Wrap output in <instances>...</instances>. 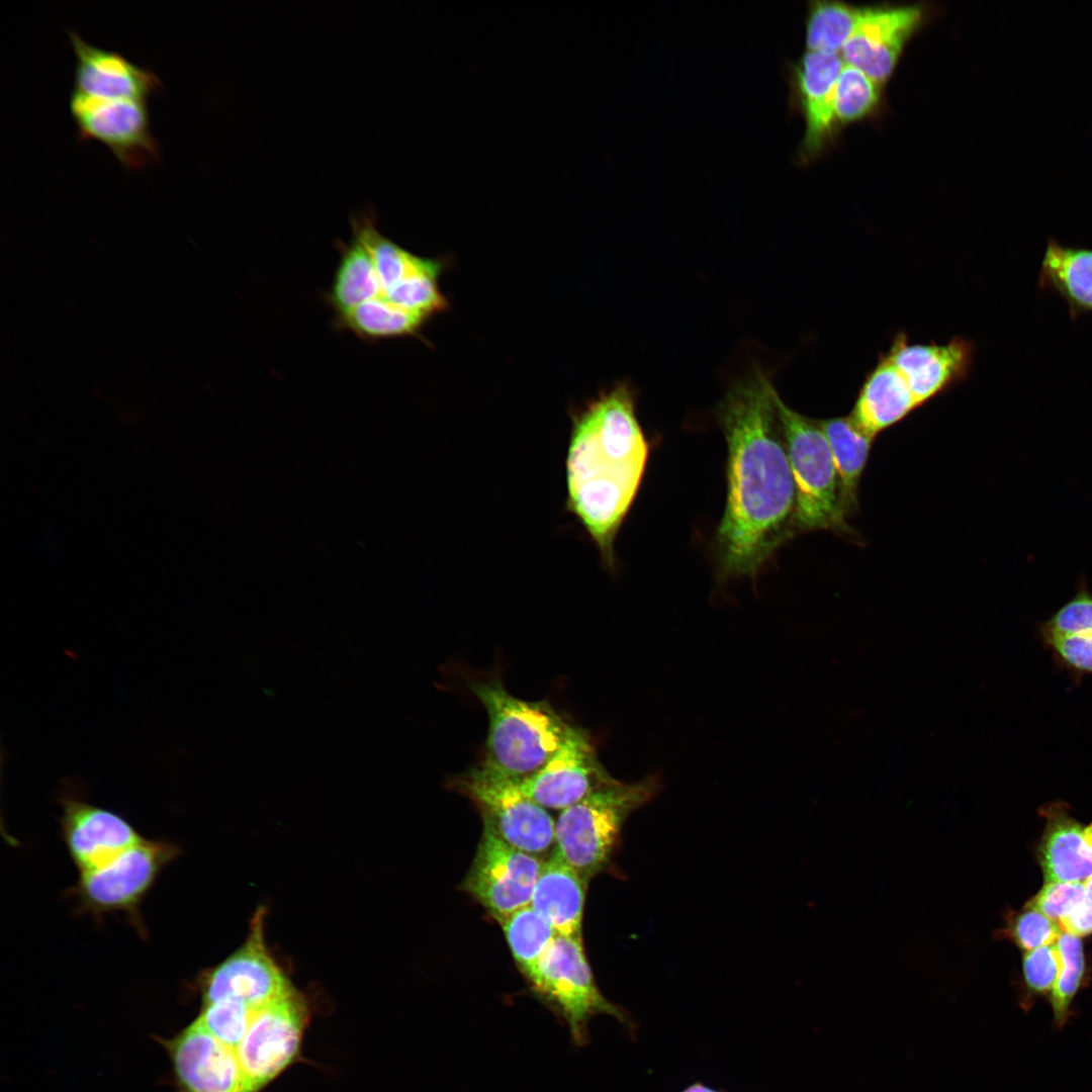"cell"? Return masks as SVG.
<instances>
[{"label":"cell","mask_w":1092,"mask_h":1092,"mask_svg":"<svg viewBox=\"0 0 1092 1092\" xmlns=\"http://www.w3.org/2000/svg\"><path fill=\"white\" fill-rule=\"evenodd\" d=\"M761 372L735 382L717 417L727 449V499L716 532L721 576L753 578L795 535L796 486L775 403Z\"/></svg>","instance_id":"obj_1"},{"label":"cell","mask_w":1092,"mask_h":1092,"mask_svg":"<svg viewBox=\"0 0 1092 1092\" xmlns=\"http://www.w3.org/2000/svg\"><path fill=\"white\" fill-rule=\"evenodd\" d=\"M648 459L632 391L620 384L572 414L565 458L570 513L608 568L615 540L638 492Z\"/></svg>","instance_id":"obj_2"},{"label":"cell","mask_w":1092,"mask_h":1092,"mask_svg":"<svg viewBox=\"0 0 1092 1092\" xmlns=\"http://www.w3.org/2000/svg\"><path fill=\"white\" fill-rule=\"evenodd\" d=\"M470 689L488 717L481 762L518 782L538 772L573 726L549 702L515 697L498 677L475 680Z\"/></svg>","instance_id":"obj_3"},{"label":"cell","mask_w":1092,"mask_h":1092,"mask_svg":"<svg viewBox=\"0 0 1092 1092\" xmlns=\"http://www.w3.org/2000/svg\"><path fill=\"white\" fill-rule=\"evenodd\" d=\"M660 785L655 775L617 782L561 811L554 849L588 883L610 863L626 819L652 800Z\"/></svg>","instance_id":"obj_4"},{"label":"cell","mask_w":1092,"mask_h":1092,"mask_svg":"<svg viewBox=\"0 0 1092 1092\" xmlns=\"http://www.w3.org/2000/svg\"><path fill=\"white\" fill-rule=\"evenodd\" d=\"M775 403L796 486L795 534L847 531L850 511L819 422L790 408L777 390Z\"/></svg>","instance_id":"obj_5"},{"label":"cell","mask_w":1092,"mask_h":1092,"mask_svg":"<svg viewBox=\"0 0 1092 1092\" xmlns=\"http://www.w3.org/2000/svg\"><path fill=\"white\" fill-rule=\"evenodd\" d=\"M532 990L564 1021L572 1041L588 1039L590 1019L600 1014L615 1017L633 1029L626 1012L600 991L585 957L582 936L556 934L546 951Z\"/></svg>","instance_id":"obj_6"},{"label":"cell","mask_w":1092,"mask_h":1092,"mask_svg":"<svg viewBox=\"0 0 1092 1092\" xmlns=\"http://www.w3.org/2000/svg\"><path fill=\"white\" fill-rule=\"evenodd\" d=\"M448 786L472 801L482 822L515 847L538 856L555 845V821L524 793L520 782L480 762L453 777Z\"/></svg>","instance_id":"obj_7"},{"label":"cell","mask_w":1092,"mask_h":1092,"mask_svg":"<svg viewBox=\"0 0 1092 1092\" xmlns=\"http://www.w3.org/2000/svg\"><path fill=\"white\" fill-rule=\"evenodd\" d=\"M179 852L173 842L143 838L109 863L80 874L74 895L92 914L122 911L136 916L141 902Z\"/></svg>","instance_id":"obj_8"},{"label":"cell","mask_w":1092,"mask_h":1092,"mask_svg":"<svg viewBox=\"0 0 1092 1092\" xmlns=\"http://www.w3.org/2000/svg\"><path fill=\"white\" fill-rule=\"evenodd\" d=\"M306 1021V1004L294 988L255 1010L236 1049L244 1092H258L293 1061Z\"/></svg>","instance_id":"obj_9"},{"label":"cell","mask_w":1092,"mask_h":1092,"mask_svg":"<svg viewBox=\"0 0 1092 1092\" xmlns=\"http://www.w3.org/2000/svg\"><path fill=\"white\" fill-rule=\"evenodd\" d=\"M542 866L538 856L510 844L483 823L462 889L498 922L530 905Z\"/></svg>","instance_id":"obj_10"},{"label":"cell","mask_w":1092,"mask_h":1092,"mask_svg":"<svg viewBox=\"0 0 1092 1092\" xmlns=\"http://www.w3.org/2000/svg\"><path fill=\"white\" fill-rule=\"evenodd\" d=\"M69 106L79 139L103 144L125 168L143 169L160 159L148 101L98 99L72 90Z\"/></svg>","instance_id":"obj_11"},{"label":"cell","mask_w":1092,"mask_h":1092,"mask_svg":"<svg viewBox=\"0 0 1092 1092\" xmlns=\"http://www.w3.org/2000/svg\"><path fill=\"white\" fill-rule=\"evenodd\" d=\"M60 793L63 839L80 874L109 863L143 839L121 815L87 801L76 780H66Z\"/></svg>","instance_id":"obj_12"},{"label":"cell","mask_w":1092,"mask_h":1092,"mask_svg":"<svg viewBox=\"0 0 1092 1092\" xmlns=\"http://www.w3.org/2000/svg\"><path fill=\"white\" fill-rule=\"evenodd\" d=\"M292 988L267 949L261 911L252 920L251 931L244 944L201 980L203 1004L234 999L253 1010Z\"/></svg>","instance_id":"obj_13"},{"label":"cell","mask_w":1092,"mask_h":1092,"mask_svg":"<svg viewBox=\"0 0 1092 1092\" xmlns=\"http://www.w3.org/2000/svg\"><path fill=\"white\" fill-rule=\"evenodd\" d=\"M922 5L864 6L840 56L881 86L892 76L903 50L926 18Z\"/></svg>","instance_id":"obj_14"},{"label":"cell","mask_w":1092,"mask_h":1092,"mask_svg":"<svg viewBox=\"0 0 1092 1092\" xmlns=\"http://www.w3.org/2000/svg\"><path fill=\"white\" fill-rule=\"evenodd\" d=\"M617 782L601 763L588 732L572 726L551 759L520 784L541 807L561 812Z\"/></svg>","instance_id":"obj_15"},{"label":"cell","mask_w":1092,"mask_h":1092,"mask_svg":"<svg viewBox=\"0 0 1092 1092\" xmlns=\"http://www.w3.org/2000/svg\"><path fill=\"white\" fill-rule=\"evenodd\" d=\"M844 62L840 54L805 50L789 66L791 104L804 118L805 131L798 150L801 163L816 159L837 129L834 93Z\"/></svg>","instance_id":"obj_16"},{"label":"cell","mask_w":1092,"mask_h":1092,"mask_svg":"<svg viewBox=\"0 0 1092 1092\" xmlns=\"http://www.w3.org/2000/svg\"><path fill=\"white\" fill-rule=\"evenodd\" d=\"M174 1071L185 1092H244V1078L233 1049L196 1018L169 1043Z\"/></svg>","instance_id":"obj_17"},{"label":"cell","mask_w":1092,"mask_h":1092,"mask_svg":"<svg viewBox=\"0 0 1092 1092\" xmlns=\"http://www.w3.org/2000/svg\"><path fill=\"white\" fill-rule=\"evenodd\" d=\"M68 35L76 57L73 90L98 99L148 101L162 87L150 69L87 42L74 30Z\"/></svg>","instance_id":"obj_18"},{"label":"cell","mask_w":1092,"mask_h":1092,"mask_svg":"<svg viewBox=\"0 0 1092 1092\" xmlns=\"http://www.w3.org/2000/svg\"><path fill=\"white\" fill-rule=\"evenodd\" d=\"M905 378L917 406L933 398L970 372L974 347L956 338L946 344H911L899 334L886 355Z\"/></svg>","instance_id":"obj_19"},{"label":"cell","mask_w":1092,"mask_h":1092,"mask_svg":"<svg viewBox=\"0 0 1092 1092\" xmlns=\"http://www.w3.org/2000/svg\"><path fill=\"white\" fill-rule=\"evenodd\" d=\"M1046 819L1038 859L1046 882L1084 883L1092 876V823L1075 820L1063 803L1041 809Z\"/></svg>","instance_id":"obj_20"},{"label":"cell","mask_w":1092,"mask_h":1092,"mask_svg":"<svg viewBox=\"0 0 1092 1092\" xmlns=\"http://www.w3.org/2000/svg\"><path fill=\"white\" fill-rule=\"evenodd\" d=\"M587 883L554 849L543 866L530 905L566 936H582L581 925Z\"/></svg>","instance_id":"obj_21"},{"label":"cell","mask_w":1092,"mask_h":1092,"mask_svg":"<svg viewBox=\"0 0 1092 1092\" xmlns=\"http://www.w3.org/2000/svg\"><path fill=\"white\" fill-rule=\"evenodd\" d=\"M916 407L905 378L884 355L866 377L850 418L859 429L876 437Z\"/></svg>","instance_id":"obj_22"},{"label":"cell","mask_w":1092,"mask_h":1092,"mask_svg":"<svg viewBox=\"0 0 1092 1092\" xmlns=\"http://www.w3.org/2000/svg\"><path fill=\"white\" fill-rule=\"evenodd\" d=\"M1037 285L1064 299L1074 318L1092 311V249L1065 246L1050 239Z\"/></svg>","instance_id":"obj_23"},{"label":"cell","mask_w":1092,"mask_h":1092,"mask_svg":"<svg viewBox=\"0 0 1092 1092\" xmlns=\"http://www.w3.org/2000/svg\"><path fill=\"white\" fill-rule=\"evenodd\" d=\"M831 450L849 511L857 507L858 485L875 437L859 429L850 416L818 421Z\"/></svg>","instance_id":"obj_24"},{"label":"cell","mask_w":1092,"mask_h":1092,"mask_svg":"<svg viewBox=\"0 0 1092 1092\" xmlns=\"http://www.w3.org/2000/svg\"><path fill=\"white\" fill-rule=\"evenodd\" d=\"M498 923L520 971L530 985H534L542 960L557 933L531 905L513 912Z\"/></svg>","instance_id":"obj_25"},{"label":"cell","mask_w":1092,"mask_h":1092,"mask_svg":"<svg viewBox=\"0 0 1092 1092\" xmlns=\"http://www.w3.org/2000/svg\"><path fill=\"white\" fill-rule=\"evenodd\" d=\"M861 7L839 1H811L805 20L806 50L840 54L851 36Z\"/></svg>","instance_id":"obj_26"},{"label":"cell","mask_w":1092,"mask_h":1092,"mask_svg":"<svg viewBox=\"0 0 1092 1092\" xmlns=\"http://www.w3.org/2000/svg\"><path fill=\"white\" fill-rule=\"evenodd\" d=\"M1056 942L1061 957V969L1050 1001L1054 1027L1061 1030L1072 1016V1004L1083 983L1085 964L1079 936L1062 931Z\"/></svg>","instance_id":"obj_27"},{"label":"cell","mask_w":1092,"mask_h":1092,"mask_svg":"<svg viewBox=\"0 0 1092 1092\" xmlns=\"http://www.w3.org/2000/svg\"><path fill=\"white\" fill-rule=\"evenodd\" d=\"M882 86L859 69L844 64L834 93L836 126L859 121L875 113L881 104Z\"/></svg>","instance_id":"obj_28"},{"label":"cell","mask_w":1092,"mask_h":1092,"mask_svg":"<svg viewBox=\"0 0 1092 1092\" xmlns=\"http://www.w3.org/2000/svg\"><path fill=\"white\" fill-rule=\"evenodd\" d=\"M255 1010L234 999L203 1004L197 1017L202 1026L222 1043L237 1049L251 1023Z\"/></svg>","instance_id":"obj_29"},{"label":"cell","mask_w":1092,"mask_h":1092,"mask_svg":"<svg viewBox=\"0 0 1092 1092\" xmlns=\"http://www.w3.org/2000/svg\"><path fill=\"white\" fill-rule=\"evenodd\" d=\"M1076 590L1070 601L1040 624V639L1062 635H1092V593L1085 577L1079 580Z\"/></svg>","instance_id":"obj_30"},{"label":"cell","mask_w":1092,"mask_h":1092,"mask_svg":"<svg viewBox=\"0 0 1092 1092\" xmlns=\"http://www.w3.org/2000/svg\"><path fill=\"white\" fill-rule=\"evenodd\" d=\"M1061 969V957L1057 942L1026 951L1023 963L1025 997L1022 1002L1028 1009L1030 998L1052 992Z\"/></svg>","instance_id":"obj_31"},{"label":"cell","mask_w":1092,"mask_h":1092,"mask_svg":"<svg viewBox=\"0 0 1092 1092\" xmlns=\"http://www.w3.org/2000/svg\"><path fill=\"white\" fill-rule=\"evenodd\" d=\"M1006 932L1021 949L1029 951L1056 942L1062 929L1058 922L1041 912L1024 907V911L1009 922Z\"/></svg>","instance_id":"obj_32"},{"label":"cell","mask_w":1092,"mask_h":1092,"mask_svg":"<svg viewBox=\"0 0 1092 1092\" xmlns=\"http://www.w3.org/2000/svg\"><path fill=\"white\" fill-rule=\"evenodd\" d=\"M1085 899L1084 883L1046 882L1026 904L1059 923Z\"/></svg>","instance_id":"obj_33"},{"label":"cell","mask_w":1092,"mask_h":1092,"mask_svg":"<svg viewBox=\"0 0 1092 1092\" xmlns=\"http://www.w3.org/2000/svg\"><path fill=\"white\" fill-rule=\"evenodd\" d=\"M1056 664L1081 676L1092 674V635H1062L1041 639Z\"/></svg>","instance_id":"obj_34"},{"label":"cell","mask_w":1092,"mask_h":1092,"mask_svg":"<svg viewBox=\"0 0 1092 1092\" xmlns=\"http://www.w3.org/2000/svg\"><path fill=\"white\" fill-rule=\"evenodd\" d=\"M1062 930L1076 936L1092 933V906L1085 899L1066 917L1059 921Z\"/></svg>","instance_id":"obj_35"},{"label":"cell","mask_w":1092,"mask_h":1092,"mask_svg":"<svg viewBox=\"0 0 1092 1092\" xmlns=\"http://www.w3.org/2000/svg\"><path fill=\"white\" fill-rule=\"evenodd\" d=\"M681 1092H723V1091L708 1087V1086H706V1085H704L702 1083H694L691 1086L687 1087Z\"/></svg>","instance_id":"obj_36"},{"label":"cell","mask_w":1092,"mask_h":1092,"mask_svg":"<svg viewBox=\"0 0 1092 1092\" xmlns=\"http://www.w3.org/2000/svg\"><path fill=\"white\" fill-rule=\"evenodd\" d=\"M1085 901L1092 906V876L1084 882Z\"/></svg>","instance_id":"obj_37"}]
</instances>
